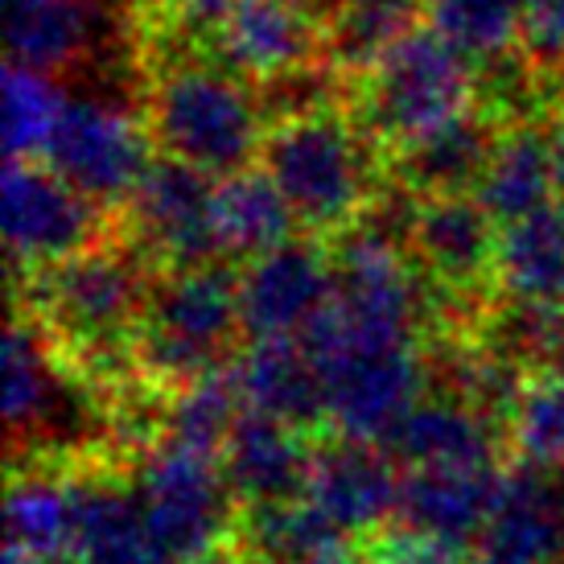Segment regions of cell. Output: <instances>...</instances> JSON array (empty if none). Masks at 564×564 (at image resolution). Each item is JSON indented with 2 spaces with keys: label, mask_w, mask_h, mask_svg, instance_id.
Returning <instances> with one entry per match:
<instances>
[{
  "label": "cell",
  "mask_w": 564,
  "mask_h": 564,
  "mask_svg": "<svg viewBox=\"0 0 564 564\" xmlns=\"http://www.w3.org/2000/svg\"><path fill=\"white\" fill-rule=\"evenodd\" d=\"M305 564H371V561H362L359 552L350 549L346 540H338V544H329V549H322V552H314Z\"/></svg>",
  "instance_id": "cell-39"
},
{
  "label": "cell",
  "mask_w": 564,
  "mask_h": 564,
  "mask_svg": "<svg viewBox=\"0 0 564 564\" xmlns=\"http://www.w3.org/2000/svg\"><path fill=\"white\" fill-rule=\"evenodd\" d=\"M75 412V395L58 367L42 322L17 317L4 338V421L13 437H54Z\"/></svg>",
  "instance_id": "cell-18"
},
{
  "label": "cell",
  "mask_w": 564,
  "mask_h": 564,
  "mask_svg": "<svg viewBox=\"0 0 564 564\" xmlns=\"http://www.w3.org/2000/svg\"><path fill=\"white\" fill-rule=\"evenodd\" d=\"M4 243L21 272L42 276L99 243V206L46 161H9Z\"/></svg>",
  "instance_id": "cell-10"
},
{
  "label": "cell",
  "mask_w": 564,
  "mask_h": 564,
  "mask_svg": "<svg viewBox=\"0 0 564 564\" xmlns=\"http://www.w3.org/2000/svg\"><path fill=\"white\" fill-rule=\"evenodd\" d=\"M474 99L478 66L433 25H416L362 70L367 128L395 153L470 116Z\"/></svg>",
  "instance_id": "cell-4"
},
{
  "label": "cell",
  "mask_w": 564,
  "mask_h": 564,
  "mask_svg": "<svg viewBox=\"0 0 564 564\" xmlns=\"http://www.w3.org/2000/svg\"><path fill=\"white\" fill-rule=\"evenodd\" d=\"M334 297V256L289 239L239 272V322L248 343H301Z\"/></svg>",
  "instance_id": "cell-11"
},
{
  "label": "cell",
  "mask_w": 564,
  "mask_h": 564,
  "mask_svg": "<svg viewBox=\"0 0 564 564\" xmlns=\"http://www.w3.org/2000/svg\"><path fill=\"white\" fill-rule=\"evenodd\" d=\"M499 141V132L490 128L486 116L470 111L457 124L441 128L424 141L400 149V177L412 194L437 198V194H474L482 177L490 149Z\"/></svg>",
  "instance_id": "cell-28"
},
{
  "label": "cell",
  "mask_w": 564,
  "mask_h": 564,
  "mask_svg": "<svg viewBox=\"0 0 564 564\" xmlns=\"http://www.w3.org/2000/svg\"><path fill=\"white\" fill-rule=\"evenodd\" d=\"M50 170L87 194L95 206L128 203L153 165V137L120 104L95 95H66L42 158Z\"/></svg>",
  "instance_id": "cell-9"
},
{
  "label": "cell",
  "mask_w": 564,
  "mask_h": 564,
  "mask_svg": "<svg viewBox=\"0 0 564 564\" xmlns=\"http://www.w3.org/2000/svg\"><path fill=\"white\" fill-rule=\"evenodd\" d=\"M549 141H552V165H556V194H561V203H564V116L552 120Z\"/></svg>",
  "instance_id": "cell-40"
},
{
  "label": "cell",
  "mask_w": 564,
  "mask_h": 564,
  "mask_svg": "<svg viewBox=\"0 0 564 564\" xmlns=\"http://www.w3.org/2000/svg\"><path fill=\"white\" fill-rule=\"evenodd\" d=\"M388 454L408 470H486L495 466V421L462 395H433L408 412Z\"/></svg>",
  "instance_id": "cell-19"
},
{
  "label": "cell",
  "mask_w": 564,
  "mask_h": 564,
  "mask_svg": "<svg viewBox=\"0 0 564 564\" xmlns=\"http://www.w3.org/2000/svg\"><path fill=\"white\" fill-rule=\"evenodd\" d=\"M239 4L243 0H165V17H170V30L177 37L210 50Z\"/></svg>",
  "instance_id": "cell-38"
},
{
  "label": "cell",
  "mask_w": 564,
  "mask_h": 564,
  "mask_svg": "<svg viewBox=\"0 0 564 564\" xmlns=\"http://www.w3.org/2000/svg\"><path fill=\"white\" fill-rule=\"evenodd\" d=\"M260 170L310 231H355L371 206V153L346 116L301 108L268 128Z\"/></svg>",
  "instance_id": "cell-2"
},
{
  "label": "cell",
  "mask_w": 564,
  "mask_h": 564,
  "mask_svg": "<svg viewBox=\"0 0 564 564\" xmlns=\"http://www.w3.org/2000/svg\"><path fill=\"white\" fill-rule=\"evenodd\" d=\"M338 540H346V535L334 532L314 511L310 499L256 507L243 519V556H248V564H305L314 552L329 549Z\"/></svg>",
  "instance_id": "cell-32"
},
{
  "label": "cell",
  "mask_w": 564,
  "mask_h": 564,
  "mask_svg": "<svg viewBox=\"0 0 564 564\" xmlns=\"http://www.w3.org/2000/svg\"><path fill=\"white\" fill-rule=\"evenodd\" d=\"M66 564H70V561H66Z\"/></svg>",
  "instance_id": "cell-44"
},
{
  "label": "cell",
  "mask_w": 564,
  "mask_h": 564,
  "mask_svg": "<svg viewBox=\"0 0 564 564\" xmlns=\"http://www.w3.org/2000/svg\"><path fill=\"white\" fill-rule=\"evenodd\" d=\"M499 231L502 227L474 194L416 198L408 215V248L416 268L445 297H474L495 284Z\"/></svg>",
  "instance_id": "cell-13"
},
{
  "label": "cell",
  "mask_w": 564,
  "mask_h": 564,
  "mask_svg": "<svg viewBox=\"0 0 564 564\" xmlns=\"http://www.w3.org/2000/svg\"><path fill=\"white\" fill-rule=\"evenodd\" d=\"M149 137L161 158L194 165L206 177L251 170L264 153V108L248 79L206 58H182L149 87Z\"/></svg>",
  "instance_id": "cell-1"
},
{
  "label": "cell",
  "mask_w": 564,
  "mask_h": 564,
  "mask_svg": "<svg viewBox=\"0 0 564 564\" xmlns=\"http://www.w3.org/2000/svg\"><path fill=\"white\" fill-rule=\"evenodd\" d=\"M70 564H158L132 482L79 474V523Z\"/></svg>",
  "instance_id": "cell-27"
},
{
  "label": "cell",
  "mask_w": 564,
  "mask_h": 564,
  "mask_svg": "<svg viewBox=\"0 0 564 564\" xmlns=\"http://www.w3.org/2000/svg\"><path fill=\"white\" fill-rule=\"evenodd\" d=\"M367 561L371 564H474L470 549H457L449 540L408 532V528H395V532L383 535Z\"/></svg>",
  "instance_id": "cell-37"
},
{
  "label": "cell",
  "mask_w": 564,
  "mask_h": 564,
  "mask_svg": "<svg viewBox=\"0 0 564 564\" xmlns=\"http://www.w3.org/2000/svg\"><path fill=\"white\" fill-rule=\"evenodd\" d=\"M404 478L383 445L338 437L314 449V466L305 478V499L338 535L379 532L400 516Z\"/></svg>",
  "instance_id": "cell-14"
},
{
  "label": "cell",
  "mask_w": 564,
  "mask_h": 564,
  "mask_svg": "<svg viewBox=\"0 0 564 564\" xmlns=\"http://www.w3.org/2000/svg\"><path fill=\"white\" fill-rule=\"evenodd\" d=\"M243 412L248 408L239 395L236 371L227 362V367H215V371L173 388L170 408H165V437L206 449V454H219Z\"/></svg>",
  "instance_id": "cell-30"
},
{
  "label": "cell",
  "mask_w": 564,
  "mask_h": 564,
  "mask_svg": "<svg viewBox=\"0 0 564 564\" xmlns=\"http://www.w3.org/2000/svg\"><path fill=\"white\" fill-rule=\"evenodd\" d=\"M297 215L264 170H239L215 182V236L219 260L251 264L293 239Z\"/></svg>",
  "instance_id": "cell-24"
},
{
  "label": "cell",
  "mask_w": 564,
  "mask_h": 564,
  "mask_svg": "<svg viewBox=\"0 0 564 564\" xmlns=\"http://www.w3.org/2000/svg\"><path fill=\"white\" fill-rule=\"evenodd\" d=\"M132 236L149 260L165 268H189L219 260L215 236V177L158 158L128 198Z\"/></svg>",
  "instance_id": "cell-12"
},
{
  "label": "cell",
  "mask_w": 564,
  "mask_h": 564,
  "mask_svg": "<svg viewBox=\"0 0 564 564\" xmlns=\"http://www.w3.org/2000/svg\"><path fill=\"white\" fill-rule=\"evenodd\" d=\"M104 0H4L9 63L58 75L79 66L104 33Z\"/></svg>",
  "instance_id": "cell-21"
},
{
  "label": "cell",
  "mask_w": 564,
  "mask_h": 564,
  "mask_svg": "<svg viewBox=\"0 0 564 564\" xmlns=\"http://www.w3.org/2000/svg\"><path fill=\"white\" fill-rule=\"evenodd\" d=\"M317 33L310 9L289 0H243L215 37V63L236 70L239 79L281 83L297 79L317 54Z\"/></svg>",
  "instance_id": "cell-16"
},
{
  "label": "cell",
  "mask_w": 564,
  "mask_h": 564,
  "mask_svg": "<svg viewBox=\"0 0 564 564\" xmlns=\"http://www.w3.org/2000/svg\"><path fill=\"white\" fill-rule=\"evenodd\" d=\"M556 194V165H552V141L549 132L535 124H516L499 132V141L490 149L482 177L474 198L490 210V219L516 223L523 215H535L552 206Z\"/></svg>",
  "instance_id": "cell-26"
},
{
  "label": "cell",
  "mask_w": 564,
  "mask_h": 564,
  "mask_svg": "<svg viewBox=\"0 0 564 564\" xmlns=\"http://www.w3.org/2000/svg\"><path fill=\"white\" fill-rule=\"evenodd\" d=\"M421 268L408 264L388 231L355 227L334 256V297L310 334L359 346H421Z\"/></svg>",
  "instance_id": "cell-6"
},
{
  "label": "cell",
  "mask_w": 564,
  "mask_h": 564,
  "mask_svg": "<svg viewBox=\"0 0 564 564\" xmlns=\"http://www.w3.org/2000/svg\"><path fill=\"white\" fill-rule=\"evenodd\" d=\"M37 322L87 362L137 359V334L153 293L141 260L124 248H87L33 276Z\"/></svg>",
  "instance_id": "cell-3"
},
{
  "label": "cell",
  "mask_w": 564,
  "mask_h": 564,
  "mask_svg": "<svg viewBox=\"0 0 564 564\" xmlns=\"http://www.w3.org/2000/svg\"><path fill=\"white\" fill-rule=\"evenodd\" d=\"M502 470H408L395 523L408 532L437 535L457 549H474L486 516L495 507Z\"/></svg>",
  "instance_id": "cell-20"
},
{
  "label": "cell",
  "mask_w": 564,
  "mask_h": 564,
  "mask_svg": "<svg viewBox=\"0 0 564 564\" xmlns=\"http://www.w3.org/2000/svg\"><path fill=\"white\" fill-rule=\"evenodd\" d=\"M424 0H329L326 42L343 66L367 70L379 54L416 30Z\"/></svg>",
  "instance_id": "cell-31"
},
{
  "label": "cell",
  "mask_w": 564,
  "mask_h": 564,
  "mask_svg": "<svg viewBox=\"0 0 564 564\" xmlns=\"http://www.w3.org/2000/svg\"><path fill=\"white\" fill-rule=\"evenodd\" d=\"M474 564H564V499L552 474L502 470L495 507L470 549Z\"/></svg>",
  "instance_id": "cell-15"
},
{
  "label": "cell",
  "mask_w": 564,
  "mask_h": 564,
  "mask_svg": "<svg viewBox=\"0 0 564 564\" xmlns=\"http://www.w3.org/2000/svg\"><path fill=\"white\" fill-rule=\"evenodd\" d=\"M289 4H301V9H310V4H314V0H289Z\"/></svg>",
  "instance_id": "cell-43"
},
{
  "label": "cell",
  "mask_w": 564,
  "mask_h": 564,
  "mask_svg": "<svg viewBox=\"0 0 564 564\" xmlns=\"http://www.w3.org/2000/svg\"><path fill=\"white\" fill-rule=\"evenodd\" d=\"M9 549L33 564H66L79 523V474L30 466L9 482Z\"/></svg>",
  "instance_id": "cell-22"
},
{
  "label": "cell",
  "mask_w": 564,
  "mask_h": 564,
  "mask_svg": "<svg viewBox=\"0 0 564 564\" xmlns=\"http://www.w3.org/2000/svg\"><path fill=\"white\" fill-rule=\"evenodd\" d=\"M63 104L66 91L54 87V75L9 63V70H4V149H9V161L42 158Z\"/></svg>",
  "instance_id": "cell-34"
},
{
  "label": "cell",
  "mask_w": 564,
  "mask_h": 564,
  "mask_svg": "<svg viewBox=\"0 0 564 564\" xmlns=\"http://www.w3.org/2000/svg\"><path fill=\"white\" fill-rule=\"evenodd\" d=\"M248 412L314 429L326 421V392L301 343H248L231 362Z\"/></svg>",
  "instance_id": "cell-23"
},
{
  "label": "cell",
  "mask_w": 564,
  "mask_h": 564,
  "mask_svg": "<svg viewBox=\"0 0 564 564\" xmlns=\"http://www.w3.org/2000/svg\"><path fill=\"white\" fill-rule=\"evenodd\" d=\"M4 564H33V561H25V556H21V552H13V549H9V556H4Z\"/></svg>",
  "instance_id": "cell-42"
},
{
  "label": "cell",
  "mask_w": 564,
  "mask_h": 564,
  "mask_svg": "<svg viewBox=\"0 0 564 564\" xmlns=\"http://www.w3.org/2000/svg\"><path fill=\"white\" fill-rule=\"evenodd\" d=\"M429 25L445 33L474 63L507 58L519 46L523 0H424Z\"/></svg>",
  "instance_id": "cell-33"
},
{
  "label": "cell",
  "mask_w": 564,
  "mask_h": 564,
  "mask_svg": "<svg viewBox=\"0 0 564 564\" xmlns=\"http://www.w3.org/2000/svg\"><path fill=\"white\" fill-rule=\"evenodd\" d=\"M507 437L519 466L544 474L564 470V367L523 376L507 408Z\"/></svg>",
  "instance_id": "cell-29"
},
{
  "label": "cell",
  "mask_w": 564,
  "mask_h": 564,
  "mask_svg": "<svg viewBox=\"0 0 564 564\" xmlns=\"http://www.w3.org/2000/svg\"><path fill=\"white\" fill-rule=\"evenodd\" d=\"M502 338L516 359L544 367H564V305H516L502 322Z\"/></svg>",
  "instance_id": "cell-35"
},
{
  "label": "cell",
  "mask_w": 564,
  "mask_h": 564,
  "mask_svg": "<svg viewBox=\"0 0 564 564\" xmlns=\"http://www.w3.org/2000/svg\"><path fill=\"white\" fill-rule=\"evenodd\" d=\"M495 289L511 305H564V203L502 223Z\"/></svg>",
  "instance_id": "cell-25"
},
{
  "label": "cell",
  "mask_w": 564,
  "mask_h": 564,
  "mask_svg": "<svg viewBox=\"0 0 564 564\" xmlns=\"http://www.w3.org/2000/svg\"><path fill=\"white\" fill-rule=\"evenodd\" d=\"M519 50L540 70L564 66V0H523Z\"/></svg>",
  "instance_id": "cell-36"
},
{
  "label": "cell",
  "mask_w": 564,
  "mask_h": 564,
  "mask_svg": "<svg viewBox=\"0 0 564 564\" xmlns=\"http://www.w3.org/2000/svg\"><path fill=\"white\" fill-rule=\"evenodd\" d=\"M186 564H248V556H243V552L215 549V552H206V556H198V561H186Z\"/></svg>",
  "instance_id": "cell-41"
},
{
  "label": "cell",
  "mask_w": 564,
  "mask_h": 564,
  "mask_svg": "<svg viewBox=\"0 0 564 564\" xmlns=\"http://www.w3.org/2000/svg\"><path fill=\"white\" fill-rule=\"evenodd\" d=\"M239 276L223 260L170 268L153 281L149 305L137 334V362L165 388L223 367V355L236 338Z\"/></svg>",
  "instance_id": "cell-5"
},
{
  "label": "cell",
  "mask_w": 564,
  "mask_h": 564,
  "mask_svg": "<svg viewBox=\"0 0 564 564\" xmlns=\"http://www.w3.org/2000/svg\"><path fill=\"white\" fill-rule=\"evenodd\" d=\"M219 462L236 502L256 511V507H272V502H289L305 495L314 449L305 441V429H297V424L243 412L227 445L219 449Z\"/></svg>",
  "instance_id": "cell-17"
},
{
  "label": "cell",
  "mask_w": 564,
  "mask_h": 564,
  "mask_svg": "<svg viewBox=\"0 0 564 564\" xmlns=\"http://www.w3.org/2000/svg\"><path fill=\"white\" fill-rule=\"evenodd\" d=\"M149 549L158 564H186L227 544L236 495L227 486L219 454L182 441H158L132 474Z\"/></svg>",
  "instance_id": "cell-7"
},
{
  "label": "cell",
  "mask_w": 564,
  "mask_h": 564,
  "mask_svg": "<svg viewBox=\"0 0 564 564\" xmlns=\"http://www.w3.org/2000/svg\"><path fill=\"white\" fill-rule=\"evenodd\" d=\"M301 346L317 367L334 433L388 449L395 429L408 421V412L421 404L429 388L421 346H359L322 334H305Z\"/></svg>",
  "instance_id": "cell-8"
}]
</instances>
